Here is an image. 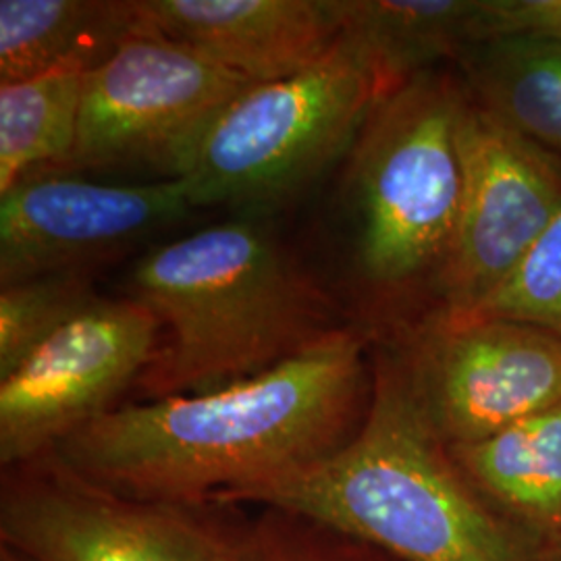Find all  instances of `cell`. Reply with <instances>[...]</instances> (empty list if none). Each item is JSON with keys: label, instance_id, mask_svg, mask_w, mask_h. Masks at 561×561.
<instances>
[{"label": "cell", "instance_id": "obj_17", "mask_svg": "<svg viewBox=\"0 0 561 561\" xmlns=\"http://www.w3.org/2000/svg\"><path fill=\"white\" fill-rule=\"evenodd\" d=\"M83 71L0 85V194L18 181L65 173L78 141Z\"/></svg>", "mask_w": 561, "mask_h": 561}, {"label": "cell", "instance_id": "obj_15", "mask_svg": "<svg viewBox=\"0 0 561 561\" xmlns=\"http://www.w3.org/2000/svg\"><path fill=\"white\" fill-rule=\"evenodd\" d=\"M456 62L472 101L561 161V44L497 36Z\"/></svg>", "mask_w": 561, "mask_h": 561}, {"label": "cell", "instance_id": "obj_12", "mask_svg": "<svg viewBox=\"0 0 561 561\" xmlns=\"http://www.w3.org/2000/svg\"><path fill=\"white\" fill-rule=\"evenodd\" d=\"M141 30L250 83L296 76L341 36L335 0H136Z\"/></svg>", "mask_w": 561, "mask_h": 561}, {"label": "cell", "instance_id": "obj_14", "mask_svg": "<svg viewBox=\"0 0 561 561\" xmlns=\"http://www.w3.org/2000/svg\"><path fill=\"white\" fill-rule=\"evenodd\" d=\"M482 9L484 0H335L341 32L360 44L385 96L481 42Z\"/></svg>", "mask_w": 561, "mask_h": 561}, {"label": "cell", "instance_id": "obj_1", "mask_svg": "<svg viewBox=\"0 0 561 561\" xmlns=\"http://www.w3.org/2000/svg\"><path fill=\"white\" fill-rule=\"evenodd\" d=\"M366 341L341 327L248 381L117 405L53 454L94 486L187 510L238 507L324 460L366 412Z\"/></svg>", "mask_w": 561, "mask_h": 561}, {"label": "cell", "instance_id": "obj_19", "mask_svg": "<svg viewBox=\"0 0 561 561\" xmlns=\"http://www.w3.org/2000/svg\"><path fill=\"white\" fill-rule=\"evenodd\" d=\"M451 319L524 322L561 337V213L474 312Z\"/></svg>", "mask_w": 561, "mask_h": 561}, {"label": "cell", "instance_id": "obj_11", "mask_svg": "<svg viewBox=\"0 0 561 561\" xmlns=\"http://www.w3.org/2000/svg\"><path fill=\"white\" fill-rule=\"evenodd\" d=\"M202 210L190 183H101L44 173L0 194V283L94 273Z\"/></svg>", "mask_w": 561, "mask_h": 561}, {"label": "cell", "instance_id": "obj_22", "mask_svg": "<svg viewBox=\"0 0 561 561\" xmlns=\"http://www.w3.org/2000/svg\"><path fill=\"white\" fill-rule=\"evenodd\" d=\"M0 561H30L25 560L23 556L20 553H15V551H11V549H7V547H0Z\"/></svg>", "mask_w": 561, "mask_h": 561}, {"label": "cell", "instance_id": "obj_8", "mask_svg": "<svg viewBox=\"0 0 561 561\" xmlns=\"http://www.w3.org/2000/svg\"><path fill=\"white\" fill-rule=\"evenodd\" d=\"M161 324L131 298H96L0 379V463L36 460L117 408L159 350Z\"/></svg>", "mask_w": 561, "mask_h": 561}, {"label": "cell", "instance_id": "obj_18", "mask_svg": "<svg viewBox=\"0 0 561 561\" xmlns=\"http://www.w3.org/2000/svg\"><path fill=\"white\" fill-rule=\"evenodd\" d=\"M96 298L101 296L90 273H55L0 285V379Z\"/></svg>", "mask_w": 561, "mask_h": 561}, {"label": "cell", "instance_id": "obj_21", "mask_svg": "<svg viewBox=\"0 0 561 561\" xmlns=\"http://www.w3.org/2000/svg\"><path fill=\"white\" fill-rule=\"evenodd\" d=\"M497 36L561 44V0H484L482 41Z\"/></svg>", "mask_w": 561, "mask_h": 561}, {"label": "cell", "instance_id": "obj_20", "mask_svg": "<svg viewBox=\"0 0 561 561\" xmlns=\"http://www.w3.org/2000/svg\"><path fill=\"white\" fill-rule=\"evenodd\" d=\"M236 533L241 561H364L362 542L277 510L262 507L261 518Z\"/></svg>", "mask_w": 561, "mask_h": 561}, {"label": "cell", "instance_id": "obj_3", "mask_svg": "<svg viewBox=\"0 0 561 561\" xmlns=\"http://www.w3.org/2000/svg\"><path fill=\"white\" fill-rule=\"evenodd\" d=\"M240 505L314 522L400 561H528L422 416L396 358L377 366L350 442Z\"/></svg>", "mask_w": 561, "mask_h": 561}, {"label": "cell", "instance_id": "obj_16", "mask_svg": "<svg viewBox=\"0 0 561 561\" xmlns=\"http://www.w3.org/2000/svg\"><path fill=\"white\" fill-rule=\"evenodd\" d=\"M449 454L481 495L541 530H561V400Z\"/></svg>", "mask_w": 561, "mask_h": 561}, {"label": "cell", "instance_id": "obj_6", "mask_svg": "<svg viewBox=\"0 0 561 561\" xmlns=\"http://www.w3.org/2000/svg\"><path fill=\"white\" fill-rule=\"evenodd\" d=\"M198 512L108 493L48 451L4 470L0 547L30 561H241L238 533Z\"/></svg>", "mask_w": 561, "mask_h": 561}, {"label": "cell", "instance_id": "obj_2", "mask_svg": "<svg viewBox=\"0 0 561 561\" xmlns=\"http://www.w3.org/2000/svg\"><path fill=\"white\" fill-rule=\"evenodd\" d=\"M127 298L161 324L140 401L248 381L341 329L324 289L259 222L225 221L154 245L129 273Z\"/></svg>", "mask_w": 561, "mask_h": 561}, {"label": "cell", "instance_id": "obj_7", "mask_svg": "<svg viewBox=\"0 0 561 561\" xmlns=\"http://www.w3.org/2000/svg\"><path fill=\"white\" fill-rule=\"evenodd\" d=\"M396 362L447 447L489 439L561 400V337L524 322L433 312Z\"/></svg>", "mask_w": 561, "mask_h": 561}, {"label": "cell", "instance_id": "obj_4", "mask_svg": "<svg viewBox=\"0 0 561 561\" xmlns=\"http://www.w3.org/2000/svg\"><path fill=\"white\" fill-rule=\"evenodd\" d=\"M466 104L460 78L419 73L373 106L347 154L354 266L375 296L437 283L460 219Z\"/></svg>", "mask_w": 561, "mask_h": 561}, {"label": "cell", "instance_id": "obj_5", "mask_svg": "<svg viewBox=\"0 0 561 561\" xmlns=\"http://www.w3.org/2000/svg\"><path fill=\"white\" fill-rule=\"evenodd\" d=\"M382 96L360 44L341 32L319 62L225 102L185 141L171 178L190 183L201 208L273 210L350 154Z\"/></svg>", "mask_w": 561, "mask_h": 561}, {"label": "cell", "instance_id": "obj_9", "mask_svg": "<svg viewBox=\"0 0 561 561\" xmlns=\"http://www.w3.org/2000/svg\"><path fill=\"white\" fill-rule=\"evenodd\" d=\"M248 85L240 76L138 27L85 73L78 141L65 173L152 167L171 178L185 141Z\"/></svg>", "mask_w": 561, "mask_h": 561}, {"label": "cell", "instance_id": "obj_10", "mask_svg": "<svg viewBox=\"0 0 561 561\" xmlns=\"http://www.w3.org/2000/svg\"><path fill=\"white\" fill-rule=\"evenodd\" d=\"M460 219L437 289L447 317H466L518 266L561 213V161L468 94L461 119Z\"/></svg>", "mask_w": 561, "mask_h": 561}, {"label": "cell", "instance_id": "obj_13", "mask_svg": "<svg viewBox=\"0 0 561 561\" xmlns=\"http://www.w3.org/2000/svg\"><path fill=\"white\" fill-rule=\"evenodd\" d=\"M140 27L136 0H2L0 85L92 71Z\"/></svg>", "mask_w": 561, "mask_h": 561}]
</instances>
